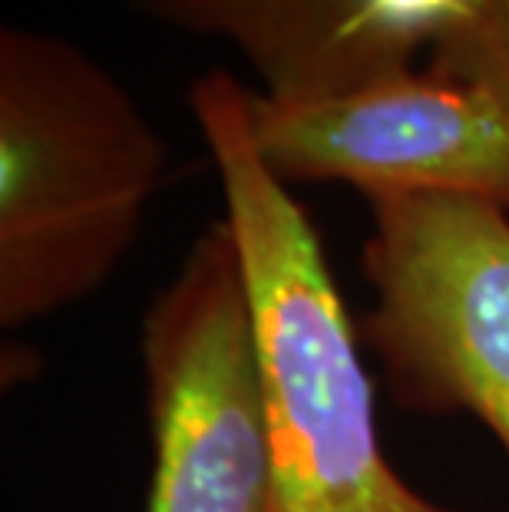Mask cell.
I'll return each mask as SVG.
<instances>
[{"mask_svg": "<svg viewBox=\"0 0 509 512\" xmlns=\"http://www.w3.org/2000/svg\"><path fill=\"white\" fill-rule=\"evenodd\" d=\"M248 96L232 73L212 70L189 100L252 294L275 512H450L387 460L338 281L308 212L255 143Z\"/></svg>", "mask_w": 509, "mask_h": 512, "instance_id": "6da1fadb", "label": "cell"}, {"mask_svg": "<svg viewBox=\"0 0 509 512\" xmlns=\"http://www.w3.org/2000/svg\"><path fill=\"white\" fill-rule=\"evenodd\" d=\"M166 149L77 43L0 30V324L93 294L143 228Z\"/></svg>", "mask_w": 509, "mask_h": 512, "instance_id": "7a4b0ae2", "label": "cell"}, {"mask_svg": "<svg viewBox=\"0 0 509 512\" xmlns=\"http://www.w3.org/2000/svg\"><path fill=\"white\" fill-rule=\"evenodd\" d=\"M364 337L404 410L473 413L509 456V209L470 195H371Z\"/></svg>", "mask_w": 509, "mask_h": 512, "instance_id": "3957f363", "label": "cell"}, {"mask_svg": "<svg viewBox=\"0 0 509 512\" xmlns=\"http://www.w3.org/2000/svg\"><path fill=\"white\" fill-rule=\"evenodd\" d=\"M146 512H275L262 357L242 255L212 222L143 321Z\"/></svg>", "mask_w": 509, "mask_h": 512, "instance_id": "277c9868", "label": "cell"}, {"mask_svg": "<svg viewBox=\"0 0 509 512\" xmlns=\"http://www.w3.org/2000/svg\"><path fill=\"white\" fill-rule=\"evenodd\" d=\"M248 123L285 182L470 195L509 209V113L483 86L414 67L324 96H248Z\"/></svg>", "mask_w": 509, "mask_h": 512, "instance_id": "5b68a950", "label": "cell"}, {"mask_svg": "<svg viewBox=\"0 0 509 512\" xmlns=\"http://www.w3.org/2000/svg\"><path fill=\"white\" fill-rule=\"evenodd\" d=\"M146 17L222 37L245 53L268 96L351 90L414 67L374 27L371 0H129Z\"/></svg>", "mask_w": 509, "mask_h": 512, "instance_id": "8992f818", "label": "cell"}, {"mask_svg": "<svg viewBox=\"0 0 509 512\" xmlns=\"http://www.w3.org/2000/svg\"><path fill=\"white\" fill-rule=\"evenodd\" d=\"M430 70L483 86L509 113V0H476L473 14L430 50Z\"/></svg>", "mask_w": 509, "mask_h": 512, "instance_id": "52a82bcc", "label": "cell"}]
</instances>
